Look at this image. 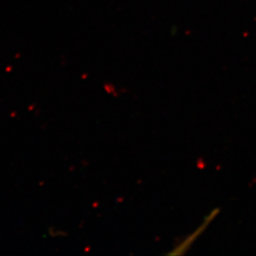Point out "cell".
<instances>
[]
</instances>
